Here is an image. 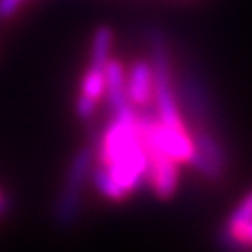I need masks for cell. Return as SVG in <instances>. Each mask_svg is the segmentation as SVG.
Listing matches in <instances>:
<instances>
[{"label": "cell", "mask_w": 252, "mask_h": 252, "mask_svg": "<svg viewBox=\"0 0 252 252\" xmlns=\"http://www.w3.org/2000/svg\"><path fill=\"white\" fill-rule=\"evenodd\" d=\"M138 128H140V140L144 144L147 156V172L149 182L154 193L161 200L173 196L179 186V168L177 161L163 149L156 135V118L146 114L138 116Z\"/></svg>", "instance_id": "cell-2"}, {"label": "cell", "mask_w": 252, "mask_h": 252, "mask_svg": "<svg viewBox=\"0 0 252 252\" xmlns=\"http://www.w3.org/2000/svg\"><path fill=\"white\" fill-rule=\"evenodd\" d=\"M25 0H0V16H12Z\"/></svg>", "instance_id": "cell-11"}, {"label": "cell", "mask_w": 252, "mask_h": 252, "mask_svg": "<svg viewBox=\"0 0 252 252\" xmlns=\"http://www.w3.org/2000/svg\"><path fill=\"white\" fill-rule=\"evenodd\" d=\"M128 98L137 107H144L154 96V74L153 67L146 62H135L126 84Z\"/></svg>", "instance_id": "cell-4"}, {"label": "cell", "mask_w": 252, "mask_h": 252, "mask_svg": "<svg viewBox=\"0 0 252 252\" xmlns=\"http://www.w3.org/2000/svg\"><path fill=\"white\" fill-rule=\"evenodd\" d=\"M4 210H5V201L4 198H0V214H4Z\"/></svg>", "instance_id": "cell-12"}, {"label": "cell", "mask_w": 252, "mask_h": 252, "mask_svg": "<svg viewBox=\"0 0 252 252\" xmlns=\"http://www.w3.org/2000/svg\"><path fill=\"white\" fill-rule=\"evenodd\" d=\"M100 165L126 194L133 191L146 175L147 156L140 140L138 116L130 105L114 112V118L103 133Z\"/></svg>", "instance_id": "cell-1"}, {"label": "cell", "mask_w": 252, "mask_h": 252, "mask_svg": "<svg viewBox=\"0 0 252 252\" xmlns=\"http://www.w3.org/2000/svg\"><path fill=\"white\" fill-rule=\"evenodd\" d=\"M0 198H2V194H0Z\"/></svg>", "instance_id": "cell-13"}, {"label": "cell", "mask_w": 252, "mask_h": 252, "mask_svg": "<svg viewBox=\"0 0 252 252\" xmlns=\"http://www.w3.org/2000/svg\"><path fill=\"white\" fill-rule=\"evenodd\" d=\"M105 91L112 112L125 109L128 105V93H126V74L121 62L110 60L105 63Z\"/></svg>", "instance_id": "cell-5"}, {"label": "cell", "mask_w": 252, "mask_h": 252, "mask_svg": "<svg viewBox=\"0 0 252 252\" xmlns=\"http://www.w3.org/2000/svg\"><path fill=\"white\" fill-rule=\"evenodd\" d=\"M110 46H112V32L110 28L102 27L96 30L93 39V47H91V68L103 70L105 63L109 62Z\"/></svg>", "instance_id": "cell-6"}, {"label": "cell", "mask_w": 252, "mask_h": 252, "mask_svg": "<svg viewBox=\"0 0 252 252\" xmlns=\"http://www.w3.org/2000/svg\"><path fill=\"white\" fill-rule=\"evenodd\" d=\"M105 93V68L98 70V68H88V72L83 77V84H81V98H86L90 102L98 105L100 98Z\"/></svg>", "instance_id": "cell-7"}, {"label": "cell", "mask_w": 252, "mask_h": 252, "mask_svg": "<svg viewBox=\"0 0 252 252\" xmlns=\"http://www.w3.org/2000/svg\"><path fill=\"white\" fill-rule=\"evenodd\" d=\"M91 158H93V149L91 147H84L77 153L74 158V161L70 165V172H68L67 184L65 189L62 191V198L58 201V220L62 224H68L72 222L79 210V201H81V189H83V182L86 177L88 170L91 165Z\"/></svg>", "instance_id": "cell-3"}, {"label": "cell", "mask_w": 252, "mask_h": 252, "mask_svg": "<svg viewBox=\"0 0 252 252\" xmlns=\"http://www.w3.org/2000/svg\"><path fill=\"white\" fill-rule=\"evenodd\" d=\"M249 220H252V191L245 194L240 203H238V207L233 210V214L228 219L224 233H231L235 229L242 228L244 224H247Z\"/></svg>", "instance_id": "cell-9"}, {"label": "cell", "mask_w": 252, "mask_h": 252, "mask_svg": "<svg viewBox=\"0 0 252 252\" xmlns=\"http://www.w3.org/2000/svg\"><path fill=\"white\" fill-rule=\"evenodd\" d=\"M226 240L233 242L235 247L242 249H252V220H249L247 224H244L242 228L235 229L231 233H224Z\"/></svg>", "instance_id": "cell-10"}, {"label": "cell", "mask_w": 252, "mask_h": 252, "mask_svg": "<svg viewBox=\"0 0 252 252\" xmlns=\"http://www.w3.org/2000/svg\"><path fill=\"white\" fill-rule=\"evenodd\" d=\"M93 182H94V186H96V189H98L100 193H102L105 198H109V200L121 201L123 198L126 196L125 191L119 188L118 182L112 179V175H110V173L107 172L102 165L96 166V168H93Z\"/></svg>", "instance_id": "cell-8"}]
</instances>
